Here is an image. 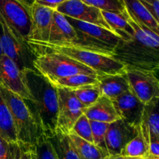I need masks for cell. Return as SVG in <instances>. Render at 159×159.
Listing matches in <instances>:
<instances>
[{
	"label": "cell",
	"mask_w": 159,
	"mask_h": 159,
	"mask_svg": "<svg viewBox=\"0 0 159 159\" xmlns=\"http://www.w3.org/2000/svg\"><path fill=\"white\" fill-rule=\"evenodd\" d=\"M31 100H24L37 120L43 133L50 138L56 132L58 110L57 89L34 69L22 71Z\"/></svg>",
	"instance_id": "obj_1"
},
{
	"label": "cell",
	"mask_w": 159,
	"mask_h": 159,
	"mask_svg": "<svg viewBox=\"0 0 159 159\" xmlns=\"http://www.w3.org/2000/svg\"><path fill=\"white\" fill-rule=\"evenodd\" d=\"M126 16L134 29V35L130 41L120 40L113 57L127 68L158 72L159 35L144 32L129 16L127 10Z\"/></svg>",
	"instance_id": "obj_2"
},
{
	"label": "cell",
	"mask_w": 159,
	"mask_h": 159,
	"mask_svg": "<svg viewBox=\"0 0 159 159\" xmlns=\"http://www.w3.org/2000/svg\"><path fill=\"white\" fill-rule=\"evenodd\" d=\"M27 43L36 56L45 53L63 54L91 68L97 75H114L124 72L125 71V65L124 64L110 56L84 51L69 46H57L48 43L32 41H28Z\"/></svg>",
	"instance_id": "obj_3"
},
{
	"label": "cell",
	"mask_w": 159,
	"mask_h": 159,
	"mask_svg": "<svg viewBox=\"0 0 159 159\" xmlns=\"http://www.w3.org/2000/svg\"><path fill=\"white\" fill-rule=\"evenodd\" d=\"M65 17L74 27L76 38L68 44L63 46L72 47L113 57L115 49L121 40L114 33L97 25L79 21L71 17Z\"/></svg>",
	"instance_id": "obj_4"
},
{
	"label": "cell",
	"mask_w": 159,
	"mask_h": 159,
	"mask_svg": "<svg viewBox=\"0 0 159 159\" xmlns=\"http://www.w3.org/2000/svg\"><path fill=\"white\" fill-rule=\"evenodd\" d=\"M0 91L12 115L17 143L20 145L34 147L44 135L34 114L20 96L2 87Z\"/></svg>",
	"instance_id": "obj_5"
},
{
	"label": "cell",
	"mask_w": 159,
	"mask_h": 159,
	"mask_svg": "<svg viewBox=\"0 0 159 159\" xmlns=\"http://www.w3.org/2000/svg\"><path fill=\"white\" fill-rule=\"evenodd\" d=\"M34 68L51 82L57 79L77 74L97 75L91 68L80 62L61 54L45 53L36 56Z\"/></svg>",
	"instance_id": "obj_6"
},
{
	"label": "cell",
	"mask_w": 159,
	"mask_h": 159,
	"mask_svg": "<svg viewBox=\"0 0 159 159\" xmlns=\"http://www.w3.org/2000/svg\"><path fill=\"white\" fill-rule=\"evenodd\" d=\"M0 43L2 54L10 58L20 71L34 69L36 55L27 42L19 38L0 16ZM35 70V69H34Z\"/></svg>",
	"instance_id": "obj_7"
},
{
	"label": "cell",
	"mask_w": 159,
	"mask_h": 159,
	"mask_svg": "<svg viewBox=\"0 0 159 159\" xmlns=\"http://www.w3.org/2000/svg\"><path fill=\"white\" fill-rule=\"evenodd\" d=\"M0 16L12 32L27 42L31 34V7L20 0H0Z\"/></svg>",
	"instance_id": "obj_8"
},
{
	"label": "cell",
	"mask_w": 159,
	"mask_h": 159,
	"mask_svg": "<svg viewBox=\"0 0 159 159\" xmlns=\"http://www.w3.org/2000/svg\"><path fill=\"white\" fill-rule=\"evenodd\" d=\"M157 71L125 67L130 89L144 104L159 98V81Z\"/></svg>",
	"instance_id": "obj_9"
},
{
	"label": "cell",
	"mask_w": 159,
	"mask_h": 159,
	"mask_svg": "<svg viewBox=\"0 0 159 159\" xmlns=\"http://www.w3.org/2000/svg\"><path fill=\"white\" fill-rule=\"evenodd\" d=\"M58 95V110L56 131L69 134L79 117L84 113L85 107L76 98L73 90L57 88Z\"/></svg>",
	"instance_id": "obj_10"
},
{
	"label": "cell",
	"mask_w": 159,
	"mask_h": 159,
	"mask_svg": "<svg viewBox=\"0 0 159 159\" xmlns=\"http://www.w3.org/2000/svg\"><path fill=\"white\" fill-rule=\"evenodd\" d=\"M0 87L12 92L23 100H31V95L23 80L22 71L4 54L0 57Z\"/></svg>",
	"instance_id": "obj_11"
},
{
	"label": "cell",
	"mask_w": 159,
	"mask_h": 159,
	"mask_svg": "<svg viewBox=\"0 0 159 159\" xmlns=\"http://www.w3.org/2000/svg\"><path fill=\"white\" fill-rule=\"evenodd\" d=\"M55 10L65 16L97 25L111 30L104 20L100 9L89 6L81 0H68L57 6Z\"/></svg>",
	"instance_id": "obj_12"
},
{
	"label": "cell",
	"mask_w": 159,
	"mask_h": 159,
	"mask_svg": "<svg viewBox=\"0 0 159 159\" xmlns=\"http://www.w3.org/2000/svg\"><path fill=\"white\" fill-rule=\"evenodd\" d=\"M138 132L139 127L131 125L120 118L110 124L106 134L108 155H120L124 148L138 135Z\"/></svg>",
	"instance_id": "obj_13"
},
{
	"label": "cell",
	"mask_w": 159,
	"mask_h": 159,
	"mask_svg": "<svg viewBox=\"0 0 159 159\" xmlns=\"http://www.w3.org/2000/svg\"><path fill=\"white\" fill-rule=\"evenodd\" d=\"M112 101L120 119L139 127L145 104L139 100L131 90H128Z\"/></svg>",
	"instance_id": "obj_14"
},
{
	"label": "cell",
	"mask_w": 159,
	"mask_h": 159,
	"mask_svg": "<svg viewBox=\"0 0 159 159\" xmlns=\"http://www.w3.org/2000/svg\"><path fill=\"white\" fill-rule=\"evenodd\" d=\"M54 9L34 3L31 6L32 27L28 41L48 43Z\"/></svg>",
	"instance_id": "obj_15"
},
{
	"label": "cell",
	"mask_w": 159,
	"mask_h": 159,
	"mask_svg": "<svg viewBox=\"0 0 159 159\" xmlns=\"http://www.w3.org/2000/svg\"><path fill=\"white\" fill-rule=\"evenodd\" d=\"M159 98H155L144 105L139 128L148 145L152 138L159 139Z\"/></svg>",
	"instance_id": "obj_16"
},
{
	"label": "cell",
	"mask_w": 159,
	"mask_h": 159,
	"mask_svg": "<svg viewBox=\"0 0 159 159\" xmlns=\"http://www.w3.org/2000/svg\"><path fill=\"white\" fill-rule=\"evenodd\" d=\"M75 38L76 33L74 27L65 16L54 10L48 43L63 46L68 44Z\"/></svg>",
	"instance_id": "obj_17"
},
{
	"label": "cell",
	"mask_w": 159,
	"mask_h": 159,
	"mask_svg": "<svg viewBox=\"0 0 159 159\" xmlns=\"http://www.w3.org/2000/svg\"><path fill=\"white\" fill-rule=\"evenodd\" d=\"M97 79L98 86L102 95L111 100L130 90L125 71L118 74L97 75Z\"/></svg>",
	"instance_id": "obj_18"
},
{
	"label": "cell",
	"mask_w": 159,
	"mask_h": 159,
	"mask_svg": "<svg viewBox=\"0 0 159 159\" xmlns=\"http://www.w3.org/2000/svg\"><path fill=\"white\" fill-rule=\"evenodd\" d=\"M84 114L89 120L107 124H111L120 119L113 101L103 95H102L94 104L85 108Z\"/></svg>",
	"instance_id": "obj_19"
},
{
	"label": "cell",
	"mask_w": 159,
	"mask_h": 159,
	"mask_svg": "<svg viewBox=\"0 0 159 159\" xmlns=\"http://www.w3.org/2000/svg\"><path fill=\"white\" fill-rule=\"evenodd\" d=\"M127 13L138 24L147 26L159 35V22L157 21L139 0H122Z\"/></svg>",
	"instance_id": "obj_20"
},
{
	"label": "cell",
	"mask_w": 159,
	"mask_h": 159,
	"mask_svg": "<svg viewBox=\"0 0 159 159\" xmlns=\"http://www.w3.org/2000/svg\"><path fill=\"white\" fill-rule=\"evenodd\" d=\"M104 20H106L111 31H113L123 41H130L132 40L134 31L126 16V9L123 13L114 12L101 11Z\"/></svg>",
	"instance_id": "obj_21"
},
{
	"label": "cell",
	"mask_w": 159,
	"mask_h": 159,
	"mask_svg": "<svg viewBox=\"0 0 159 159\" xmlns=\"http://www.w3.org/2000/svg\"><path fill=\"white\" fill-rule=\"evenodd\" d=\"M79 159H104L108 155L93 143L82 139L72 132L68 134Z\"/></svg>",
	"instance_id": "obj_22"
},
{
	"label": "cell",
	"mask_w": 159,
	"mask_h": 159,
	"mask_svg": "<svg viewBox=\"0 0 159 159\" xmlns=\"http://www.w3.org/2000/svg\"><path fill=\"white\" fill-rule=\"evenodd\" d=\"M48 138L58 159H79L73 148L68 134L56 131Z\"/></svg>",
	"instance_id": "obj_23"
},
{
	"label": "cell",
	"mask_w": 159,
	"mask_h": 159,
	"mask_svg": "<svg viewBox=\"0 0 159 159\" xmlns=\"http://www.w3.org/2000/svg\"><path fill=\"white\" fill-rule=\"evenodd\" d=\"M0 136L11 143H17L12 115L0 91Z\"/></svg>",
	"instance_id": "obj_24"
},
{
	"label": "cell",
	"mask_w": 159,
	"mask_h": 159,
	"mask_svg": "<svg viewBox=\"0 0 159 159\" xmlns=\"http://www.w3.org/2000/svg\"><path fill=\"white\" fill-rule=\"evenodd\" d=\"M56 88H65L74 90L86 85H97V75L87 74H77L57 79L51 82Z\"/></svg>",
	"instance_id": "obj_25"
},
{
	"label": "cell",
	"mask_w": 159,
	"mask_h": 159,
	"mask_svg": "<svg viewBox=\"0 0 159 159\" xmlns=\"http://www.w3.org/2000/svg\"><path fill=\"white\" fill-rule=\"evenodd\" d=\"M120 155H124V156L141 158H145L148 156V145L143 138L140 128L138 135L124 148Z\"/></svg>",
	"instance_id": "obj_26"
},
{
	"label": "cell",
	"mask_w": 159,
	"mask_h": 159,
	"mask_svg": "<svg viewBox=\"0 0 159 159\" xmlns=\"http://www.w3.org/2000/svg\"><path fill=\"white\" fill-rule=\"evenodd\" d=\"M76 98L79 99L85 108L89 107L97 101L102 96L100 89L97 85H86L73 90Z\"/></svg>",
	"instance_id": "obj_27"
},
{
	"label": "cell",
	"mask_w": 159,
	"mask_h": 159,
	"mask_svg": "<svg viewBox=\"0 0 159 159\" xmlns=\"http://www.w3.org/2000/svg\"><path fill=\"white\" fill-rule=\"evenodd\" d=\"M92 134H93V144L100 148L102 152L108 155L106 145V134L110 124L90 120Z\"/></svg>",
	"instance_id": "obj_28"
},
{
	"label": "cell",
	"mask_w": 159,
	"mask_h": 159,
	"mask_svg": "<svg viewBox=\"0 0 159 159\" xmlns=\"http://www.w3.org/2000/svg\"><path fill=\"white\" fill-rule=\"evenodd\" d=\"M34 159H58L49 139L45 135L34 146Z\"/></svg>",
	"instance_id": "obj_29"
},
{
	"label": "cell",
	"mask_w": 159,
	"mask_h": 159,
	"mask_svg": "<svg viewBox=\"0 0 159 159\" xmlns=\"http://www.w3.org/2000/svg\"><path fill=\"white\" fill-rule=\"evenodd\" d=\"M89 6L100 9L101 11L123 13L125 10L122 0H81Z\"/></svg>",
	"instance_id": "obj_30"
},
{
	"label": "cell",
	"mask_w": 159,
	"mask_h": 159,
	"mask_svg": "<svg viewBox=\"0 0 159 159\" xmlns=\"http://www.w3.org/2000/svg\"><path fill=\"white\" fill-rule=\"evenodd\" d=\"M71 132L74 133L75 134H76L82 139L93 144L90 120L85 116L84 113L76 121L75 124L73 126L72 129H71Z\"/></svg>",
	"instance_id": "obj_31"
},
{
	"label": "cell",
	"mask_w": 159,
	"mask_h": 159,
	"mask_svg": "<svg viewBox=\"0 0 159 159\" xmlns=\"http://www.w3.org/2000/svg\"><path fill=\"white\" fill-rule=\"evenodd\" d=\"M18 143H11L0 136V159H17L20 154Z\"/></svg>",
	"instance_id": "obj_32"
},
{
	"label": "cell",
	"mask_w": 159,
	"mask_h": 159,
	"mask_svg": "<svg viewBox=\"0 0 159 159\" xmlns=\"http://www.w3.org/2000/svg\"><path fill=\"white\" fill-rule=\"evenodd\" d=\"M139 2L159 22V0H139Z\"/></svg>",
	"instance_id": "obj_33"
},
{
	"label": "cell",
	"mask_w": 159,
	"mask_h": 159,
	"mask_svg": "<svg viewBox=\"0 0 159 159\" xmlns=\"http://www.w3.org/2000/svg\"><path fill=\"white\" fill-rule=\"evenodd\" d=\"M20 145V154L17 159H34V147Z\"/></svg>",
	"instance_id": "obj_34"
},
{
	"label": "cell",
	"mask_w": 159,
	"mask_h": 159,
	"mask_svg": "<svg viewBox=\"0 0 159 159\" xmlns=\"http://www.w3.org/2000/svg\"><path fill=\"white\" fill-rule=\"evenodd\" d=\"M66 1H68V0H35L34 3H37V4L40 5V6L51 8V9L55 10L57 8V6H59L61 4H62V3H64Z\"/></svg>",
	"instance_id": "obj_35"
},
{
	"label": "cell",
	"mask_w": 159,
	"mask_h": 159,
	"mask_svg": "<svg viewBox=\"0 0 159 159\" xmlns=\"http://www.w3.org/2000/svg\"><path fill=\"white\" fill-rule=\"evenodd\" d=\"M149 155L155 158H159V139L152 138L149 140L148 144Z\"/></svg>",
	"instance_id": "obj_36"
},
{
	"label": "cell",
	"mask_w": 159,
	"mask_h": 159,
	"mask_svg": "<svg viewBox=\"0 0 159 159\" xmlns=\"http://www.w3.org/2000/svg\"><path fill=\"white\" fill-rule=\"evenodd\" d=\"M104 159H144L141 158H133V157H128L124 156V155H108Z\"/></svg>",
	"instance_id": "obj_37"
},
{
	"label": "cell",
	"mask_w": 159,
	"mask_h": 159,
	"mask_svg": "<svg viewBox=\"0 0 159 159\" xmlns=\"http://www.w3.org/2000/svg\"><path fill=\"white\" fill-rule=\"evenodd\" d=\"M21 1L23 2H24L25 4L27 5V6H29L30 7H31L32 5L34 3V1H35V0H21Z\"/></svg>",
	"instance_id": "obj_38"
},
{
	"label": "cell",
	"mask_w": 159,
	"mask_h": 159,
	"mask_svg": "<svg viewBox=\"0 0 159 159\" xmlns=\"http://www.w3.org/2000/svg\"><path fill=\"white\" fill-rule=\"evenodd\" d=\"M144 159H159V158H155V157H152V156H150V155H148L147 158H145Z\"/></svg>",
	"instance_id": "obj_39"
},
{
	"label": "cell",
	"mask_w": 159,
	"mask_h": 159,
	"mask_svg": "<svg viewBox=\"0 0 159 159\" xmlns=\"http://www.w3.org/2000/svg\"><path fill=\"white\" fill-rule=\"evenodd\" d=\"M2 48H1V43H0V57H2Z\"/></svg>",
	"instance_id": "obj_40"
},
{
	"label": "cell",
	"mask_w": 159,
	"mask_h": 159,
	"mask_svg": "<svg viewBox=\"0 0 159 159\" xmlns=\"http://www.w3.org/2000/svg\"><path fill=\"white\" fill-rule=\"evenodd\" d=\"M20 1H21V0H20Z\"/></svg>",
	"instance_id": "obj_41"
}]
</instances>
